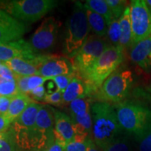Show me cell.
I'll return each instance as SVG.
<instances>
[{"label": "cell", "instance_id": "d6986e66", "mask_svg": "<svg viewBox=\"0 0 151 151\" xmlns=\"http://www.w3.org/2000/svg\"><path fill=\"white\" fill-rule=\"evenodd\" d=\"M28 94H18L17 95L12 97L10 106L6 116L9 119L11 124L16 120L21 113L25 110V109L31 103L35 102Z\"/></svg>", "mask_w": 151, "mask_h": 151}, {"label": "cell", "instance_id": "836d02e7", "mask_svg": "<svg viewBox=\"0 0 151 151\" xmlns=\"http://www.w3.org/2000/svg\"><path fill=\"white\" fill-rule=\"evenodd\" d=\"M87 146H88V139L85 143L75 142L71 141L67 145L65 151H86Z\"/></svg>", "mask_w": 151, "mask_h": 151}, {"label": "cell", "instance_id": "8d00e7d4", "mask_svg": "<svg viewBox=\"0 0 151 151\" xmlns=\"http://www.w3.org/2000/svg\"><path fill=\"white\" fill-rule=\"evenodd\" d=\"M11 122L6 116V115L0 114V134L4 133L8 131V129L11 127Z\"/></svg>", "mask_w": 151, "mask_h": 151}, {"label": "cell", "instance_id": "6da1fadb", "mask_svg": "<svg viewBox=\"0 0 151 151\" xmlns=\"http://www.w3.org/2000/svg\"><path fill=\"white\" fill-rule=\"evenodd\" d=\"M91 115V137L101 150L111 141L126 134L119 124L114 106L111 104L99 101L92 102Z\"/></svg>", "mask_w": 151, "mask_h": 151}, {"label": "cell", "instance_id": "ab89813d", "mask_svg": "<svg viewBox=\"0 0 151 151\" xmlns=\"http://www.w3.org/2000/svg\"><path fill=\"white\" fill-rule=\"evenodd\" d=\"M144 2L146 4V6L148 11L151 14V0H144Z\"/></svg>", "mask_w": 151, "mask_h": 151}, {"label": "cell", "instance_id": "4fadbf2b", "mask_svg": "<svg viewBox=\"0 0 151 151\" xmlns=\"http://www.w3.org/2000/svg\"><path fill=\"white\" fill-rule=\"evenodd\" d=\"M73 73L72 64L69 60L65 57L50 55H48L38 71V75L50 80L59 76Z\"/></svg>", "mask_w": 151, "mask_h": 151}, {"label": "cell", "instance_id": "52a82bcc", "mask_svg": "<svg viewBox=\"0 0 151 151\" xmlns=\"http://www.w3.org/2000/svg\"><path fill=\"white\" fill-rule=\"evenodd\" d=\"M109 46L105 38L90 35L72 58L71 64L75 76L85 82L95 62Z\"/></svg>", "mask_w": 151, "mask_h": 151}, {"label": "cell", "instance_id": "f1b7e54d", "mask_svg": "<svg viewBox=\"0 0 151 151\" xmlns=\"http://www.w3.org/2000/svg\"><path fill=\"white\" fill-rule=\"evenodd\" d=\"M44 102L54 105L55 106L62 107L63 105V93L57 89L52 93H47L44 99Z\"/></svg>", "mask_w": 151, "mask_h": 151}, {"label": "cell", "instance_id": "d4e9b609", "mask_svg": "<svg viewBox=\"0 0 151 151\" xmlns=\"http://www.w3.org/2000/svg\"><path fill=\"white\" fill-rule=\"evenodd\" d=\"M134 139L138 151H151V123Z\"/></svg>", "mask_w": 151, "mask_h": 151}, {"label": "cell", "instance_id": "4316f807", "mask_svg": "<svg viewBox=\"0 0 151 151\" xmlns=\"http://www.w3.org/2000/svg\"><path fill=\"white\" fill-rule=\"evenodd\" d=\"M14 136L11 129L0 134V151H18Z\"/></svg>", "mask_w": 151, "mask_h": 151}, {"label": "cell", "instance_id": "f35d334b", "mask_svg": "<svg viewBox=\"0 0 151 151\" xmlns=\"http://www.w3.org/2000/svg\"><path fill=\"white\" fill-rule=\"evenodd\" d=\"M86 151H103L99 146L96 144L91 137L88 139V146Z\"/></svg>", "mask_w": 151, "mask_h": 151}, {"label": "cell", "instance_id": "1f68e13d", "mask_svg": "<svg viewBox=\"0 0 151 151\" xmlns=\"http://www.w3.org/2000/svg\"><path fill=\"white\" fill-rule=\"evenodd\" d=\"M29 76H15V80L16 81L19 93L29 94V91L28 89L27 83Z\"/></svg>", "mask_w": 151, "mask_h": 151}, {"label": "cell", "instance_id": "8992f818", "mask_svg": "<svg viewBox=\"0 0 151 151\" xmlns=\"http://www.w3.org/2000/svg\"><path fill=\"white\" fill-rule=\"evenodd\" d=\"M124 60L121 47L109 46L95 62L85 82L90 87L94 97L108 77L117 70Z\"/></svg>", "mask_w": 151, "mask_h": 151}, {"label": "cell", "instance_id": "484cf974", "mask_svg": "<svg viewBox=\"0 0 151 151\" xmlns=\"http://www.w3.org/2000/svg\"><path fill=\"white\" fill-rule=\"evenodd\" d=\"M19 93L16 81L0 77V96L12 97Z\"/></svg>", "mask_w": 151, "mask_h": 151}, {"label": "cell", "instance_id": "30bf717a", "mask_svg": "<svg viewBox=\"0 0 151 151\" xmlns=\"http://www.w3.org/2000/svg\"><path fill=\"white\" fill-rule=\"evenodd\" d=\"M92 103L90 98L85 97L78 98L69 104V111L75 133L87 134L91 137Z\"/></svg>", "mask_w": 151, "mask_h": 151}, {"label": "cell", "instance_id": "9c48e42d", "mask_svg": "<svg viewBox=\"0 0 151 151\" xmlns=\"http://www.w3.org/2000/svg\"><path fill=\"white\" fill-rule=\"evenodd\" d=\"M129 7L133 46L151 35V14L144 0L131 1Z\"/></svg>", "mask_w": 151, "mask_h": 151}, {"label": "cell", "instance_id": "e575fe53", "mask_svg": "<svg viewBox=\"0 0 151 151\" xmlns=\"http://www.w3.org/2000/svg\"><path fill=\"white\" fill-rule=\"evenodd\" d=\"M15 76L16 75L7 67L5 62H2L0 65V77L8 80H14L15 79Z\"/></svg>", "mask_w": 151, "mask_h": 151}, {"label": "cell", "instance_id": "4dcf8cb0", "mask_svg": "<svg viewBox=\"0 0 151 151\" xmlns=\"http://www.w3.org/2000/svg\"><path fill=\"white\" fill-rule=\"evenodd\" d=\"M50 80V78H45V77L41 76L39 75H34L29 76L28 78V83H27V86L28 89H29V92L33 90L35 88H38V87L43 86V84L46 82V81Z\"/></svg>", "mask_w": 151, "mask_h": 151}, {"label": "cell", "instance_id": "603a6c76", "mask_svg": "<svg viewBox=\"0 0 151 151\" xmlns=\"http://www.w3.org/2000/svg\"><path fill=\"white\" fill-rule=\"evenodd\" d=\"M86 8L101 15L106 20L108 25L114 19L110 8L105 0H88L84 4Z\"/></svg>", "mask_w": 151, "mask_h": 151}, {"label": "cell", "instance_id": "d6a6232c", "mask_svg": "<svg viewBox=\"0 0 151 151\" xmlns=\"http://www.w3.org/2000/svg\"><path fill=\"white\" fill-rule=\"evenodd\" d=\"M46 90L43 86H41L38 88H35L29 92L28 95L32 98L33 100H37V101H44L45 97L46 95Z\"/></svg>", "mask_w": 151, "mask_h": 151}, {"label": "cell", "instance_id": "74e56055", "mask_svg": "<svg viewBox=\"0 0 151 151\" xmlns=\"http://www.w3.org/2000/svg\"><path fill=\"white\" fill-rule=\"evenodd\" d=\"M44 151H65V147L55 140L47 145Z\"/></svg>", "mask_w": 151, "mask_h": 151}, {"label": "cell", "instance_id": "ac0fdd59", "mask_svg": "<svg viewBox=\"0 0 151 151\" xmlns=\"http://www.w3.org/2000/svg\"><path fill=\"white\" fill-rule=\"evenodd\" d=\"M54 122V114L52 108L41 106L37 115L36 127L44 137L48 139V144L55 141Z\"/></svg>", "mask_w": 151, "mask_h": 151}, {"label": "cell", "instance_id": "8fae6325", "mask_svg": "<svg viewBox=\"0 0 151 151\" xmlns=\"http://www.w3.org/2000/svg\"><path fill=\"white\" fill-rule=\"evenodd\" d=\"M27 32L25 23L0 9V43H8L22 39Z\"/></svg>", "mask_w": 151, "mask_h": 151}, {"label": "cell", "instance_id": "7c38bea8", "mask_svg": "<svg viewBox=\"0 0 151 151\" xmlns=\"http://www.w3.org/2000/svg\"><path fill=\"white\" fill-rule=\"evenodd\" d=\"M40 55L37 54L29 42L23 39L8 43H0V61L6 62L14 58L34 60Z\"/></svg>", "mask_w": 151, "mask_h": 151}, {"label": "cell", "instance_id": "d590c367", "mask_svg": "<svg viewBox=\"0 0 151 151\" xmlns=\"http://www.w3.org/2000/svg\"><path fill=\"white\" fill-rule=\"evenodd\" d=\"M12 97L0 96V114L6 115Z\"/></svg>", "mask_w": 151, "mask_h": 151}, {"label": "cell", "instance_id": "3957f363", "mask_svg": "<svg viewBox=\"0 0 151 151\" xmlns=\"http://www.w3.org/2000/svg\"><path fill=\"white\" fill-rule=\"evenodd\" d=\"M55 0H12L0 1V9L22 22L33 23L58 6Z\"/></svg>", "mask_w": 151, "mask_h": 151}, {"label": "cell", "instance_id": "5b68a950", "mask_svg": "<svg viewBox=\"0 0 151 151\" xmlns=\"http://www.w3.org/2000/svg\"><path fill=\"white\" fill-rule=\"evenodd\" d=\"M90 27L84 4L76 1L67 22V29L64 43V52L72 58L89 37Z\"/></svg>", "mask_w": 151, "mask_h": 151}, {"label": "cell", "instance_id": "277c9868", "mask_svg": "<svg viewBox=\"0 0 151 151\" xmlns=\"http://www.w3.org/2000/svg\"><path fill=\"white\" fill-rule=\"evenodd\" d=\"M134 76L127 68H118L106 78L94 98L99 101L118 104L124 101L133 88Z\"/></svg>", "mask_w": 151, "mask_h": 151}, {"label": "cell", "instance_id": "ffe728a7", "mask_svg": "<svg viewBox=\"0 0 151 151\" xmlns=\"http://www.w3.org/2000/svg\"><path fill=\"white\" fill-rule=\"evenodd\" d=\"M119 22L121 29L120 46L125 52L132 46V30L130 20L129 6L125 9L121 17L119 18Z\"/></svg>", "mask_w": 151, "mask_h": 151}, {"label": "cell", "instance_id": "b9f144b4", "mask_svg": "<svg viewBox=\"0 0 151 151\" xmlns=\"http://www.w3.org/2000/svg\"><path fill=\"white\" fill-rule=\"evenodd\" d=\"M2 62H1V61H0V65H1V63H2Z\"/></svg>", "mask_w": 151, "mask_h": 151}, {"label": "cell", "instance_id": "7a4b0ae2", "mask_svg": "<svg viewBox=\"0 0 151 151\" xmlns=\"http://www.w3.org/2000/svg\"><path fill=\"white\" fill-rule=\"evenodd\" d=\"M114 108L120 127L124 133L133 138L151 123V109L141 101L124 100Z\"/></svg>", "mask_w": 151, "mask_h": 151}, {"label": "cell", "instance_id": "60d3db41", "mask_svg": "<svg viewBox=\"0 0 151 151\" xmlns=\"http://www.w3.org/2000/svg\"><path fill=\"white\" fill-rule=\"evenodd\" d=\"M146 89L147 91H148V92H149V93L151 94V83H150V84L148 85V86H146Z\"/></svg>", "mask_w": 151, "mask_h": 151}, {"label": "cell", "instance_id": "e0dca14e", "mask_svg": "<svg viewBox=\"0 0 151 151\" xmlns=\"http://www.w3.org/2000/svg\"><path fill=\"white\" fill-rule=\"evenodd\" d=\"M92 92L86 82L74 76L63 93V105H68L78 98L92 99Z\"/></svg>", "mask_w": 151, "mask_h": 151}, {"label": "cell", "instance_id": "44dd1931", "mask_svg": "<svg viewBox=\"0 0 151 151\" xmlns=\"http://www.w3.org/2000/svg\"><path fill=\"white\" fill-rule=\"evenodd\" d=\"M86 9L90 30H92L94 35L98 37L101 38L106 37L109 25L106 19L101 15L94 12L89 9L86 8Z\"/></svg>", "mask_w": 151, "mask_h": 151}, {"label": "cell", "instance_id": "f546056e", "mask_svg": "<svg viewBox=\"0 0 151 151\" xmlns=\"http://www.w3.org/2000/svg\"><path fill=\"white\" fill-rule=\"evenodd\" d=\"M75 76L74 73L71 75H62L59 76L55 77V78H52V80L54 81L55 83L56 84L58 90L64 93L65 90L70 83V82L72 80V78Z\"/></svg>", "mask_w": 151, "mask_h": 151}, {"label": "cell", "instance_id": "2e32d148", "mask_svg": "<svg viewBox=\"0 0 151 151\" xmlns=\"http://www.w3.org/2000/svg\"><path fill=\"white\" fill-rule=\"evenodd\" d=\"M129 58L146 72H151V35L129 49Z\"/></svg>", "mask_w": 151, "mask_h": 151}, {"label": "cell", "instance_id": "83f0119b", "mask_svg": "<svg viewBox=\"0 0 151 151\" xmlns=\"http://www.w3.org/2000/svg\"><path fill=\"white\" fill-rule=\"evenodd\" d=\"M114 18L119 19L128 6V2L124 0H106Z\"/></svg>", "mask_w": 151, "mask_h": 151}, {"label": "cell", "instance_id": "7402d4cb", "mask_svg": "<svg viewBox=\"0 0 151 151\" xmlns=\"http://www.w3.org/2000/svg\"><path fill=\"white\" fill-rule=\"evenodd\" d=\"M130 136L124 134L121 137L111 141L102 149L103 151H138Z\"/></svg>", "mask_w": 151, "mask_h": 151}, {"label": "cell", "instance_id": "ba28073f", "mask_svg": "<svg viewBox=\"0 0 151 151\" xmlns=\"http://www.w3.org/2000/svg\"><path fill=\"white\" fill-rule=\"evenodd\" d=\"M61 22L53 17H49L41 22L30 39L29 43L39 55L50 51L54 48Z\"/></svg>", "mask_w": 151, "mask_h": 151}, {"label": "cell", "instance_id": "9a60e30c", "mask_svg": "<svg viewBox=\"0 0 151 151\" xmlns=\"http://www.w3.org/2000/svg\"><path fill=\"white\" fill-rule=\"evenodd\" d=\"M48 55L42 54L31 60L14 58L6 62L5 64L15 75L20 76H31L38 75L39 69Z\"/></svg>", "mask_w": 151, "mask_h": 151}, {"label": "cell", "instance_id": "cb8c5ba5", "mask_svg": "<svg viewBox=\"0 0 151 151\" xmlns=\"http://www.w3.org/2000/svg\"><path fill=\"white\" fill-rule=\"evenodd\" d=\"M120 37H121V29H120L119 19L114 18L109 24L108 32L106 37L108 42L111 46H120Z\"/></svg>", "mask_w": 151, "mask_h": 151}, {"label": "cell", "instance_id": "5bb4252c", "mask_svg": "<svg viewBox=\"0 0 151 151\" xmlns=\"http://www.w3.org/2000/svg\"><path fill=\"white\" fill-rule=\"evenodd\" d=\"M54 114L55 140L66 148L74 137L73 124L71 117L61 111L52 108Z\"/></svg>", "mask_w": 151, "mask_h": 151}]
</instances>
